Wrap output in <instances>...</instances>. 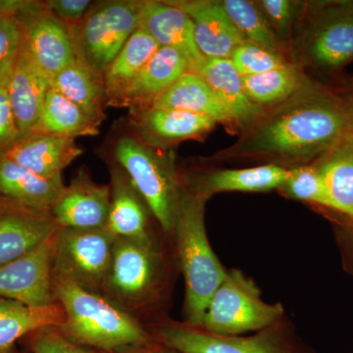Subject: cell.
<instances>
[{
    "label": "cell",
    "instance_id": "ab89813d",
    "mask_svg": "<svg viewBox=\"0 0 353 353\" xmlns=\"http://www.w3.org/2000/svg\"><path fill=\"white\" fill-rule=\"evenodd\" d=\"M341 94L347 101L348 114H350V128L353 130V81L347 83V87L341 90Z\"/></svg>",
    "mask_w": 353,
    "mask_h": 353
},
{
    "label": "cell",
    "instance_id": "6da1fadb",
    "mask_svg": "<svg viewBox=\"0 0 353 353\" xmlns=\"http://www.w3.org/2000/svg\"><path fill=\"white\" fill-rule=\"evenodd\" d=\"M350 129L347 104L341 90L312 82L290 101L269 108L219 157L312 163Z\"/></svg>",
    "mask_w": 353,
    "mask_h": 353
},
{
    "label": "cell",
    "instance_id": "d4e9b609",
    "mask_svg": "<svg viewBox=\"0 0 353 353\" xmlns=\"http://www.w3.org/2000/svg\"><path fill=\"white\" fill-rule=\"evenodd\" d=\"M159 48L145 30L134 32L104 72L106 106L119 108L128 88Z\"/></svg>",
    "mask_w": 353,
    "mask_h": 353
},
{
    "label": "cell",
    "instance_id": "2e32d148",
    "mask_svg": "<svg viewBox=\"0 0 353 353\" xmlns=\"http://www.w3.org/2000/svg\"><path fill=\"white\" fill-rule=\"evenodd\" d=\"M139 28L150 34L159 46L182 53L194 73L206 60L197 48L192 21L172 1L143 0Z\"/></svg>",
    "mask_w": 353,
    "mask_h": 353
},
{
    "label": "cell",
    "instance_id": "60d3db41",
    "mask_svg": "<svg viewBox=\"0 0 353 353\" xmlns=\"http://www.w3.org/2000/svg\"><path fill=\"white\" fill-rule=\"evenodd\" d=\"M173 350H171V348L166 347V350L165 348H160V347H152V348H145V350H138V352H134V353H174Z\"/></svg>",
    "mask_w": 353,
    "mask_h": 353
},
{
    "label": "cell",
    "instance_id": "83f0119b",
    "mask_svg": "<svg viewBox=\"0 0 353 353\" xmlns=\"http://www.w3.org/2000/svg\"><path fill=\"white\" fill-rule=\"evenodd\" d=\"M65 314L59 303L36 307L0 297V353H6L26 334L63 325Z\"/></svg>",
    "mask_w": 353,
    "mask_h": 353
},
{
    "label": "cell",
    "instance_id": "30bf717a",
    "mask_svg": "<svg viewBox=\"0 0 353 353\" xmlns=\"http://www.w3.org/2000/svg\"><path fill=\"white\" fill-rule=\"evenodd\" d=\"M157 339L178 353H309L277 324L252 336H222L185 324L160 327Z\"/></svg>",
    "mask_w": 353,
    "mask_h": 353
},
{
    "label": "cell",
    "instance_id": "603a6c76",
    "mask_svg": "<svg viewBox=\"0 0 353 353\" xmlns=\"http://www.w3.org/2000/svg\"><path fill=\"white\" fill-rule=\"evenodd\" d=\"M50 88V79L21 50L7 85L20 138L31 132L39 122Z\"/></svg>",
    "mask_w": 353,
    "mask_h": 353
},
{
    "label": "cell",
    "instance_id": "9c48e42d",
    "mask_svg": "<svg viewBox=\"0 0 353 353\" xmlns=\"http://www.w3.org/2000/svg\"><path fill=\"white\" fill-rule=\"evenodd\" d=\"M11 7L21 31V50L52 80L77 59L70 27L58 20L46 1L19 0Z\"/></svg>",
    "mask_w": 353,
    "mask_h": 353
},
{
    "label": "cell",
    "instance_id": "52a82bcc",
    "mask_svg": "<svg viewBox=\"0 0 353 353\" xmlns=\"http://www.w3.org/2000/svg\"><path fill=\"white\" fill-rule=\"evenodd\" d=\"M282 304L264 303L254 282L239 270L227 272L209 301L199 329L222 336L260 332L277 324Z\"/></svg>",
    "mask_w": 353,
    "mask_h": 353
},
{
    "label": "cell",
    "instance_id": "f35d334b",
    "mask_svg": "<svg viewBox=\"0 0 353 353\" xmlns=\"http://www.w3.org/2000/svg\"><path fill=\"white\" fill-rule=\"evenodd\" d=\"M94 2L92 0H48L46 3L58 20L71 27L83 19Z\"/></svg>",
    "mask_w": 353,
    "mask_h": 353
},
{
    "label": "cell",
    "instance_id": "5b68a950",
    "mask_svg": "<svg viewBox=\"0 0 353 353\" xmlns=\"http://www.w3.org/2000/svg\"><path fill=\"white\" fill-rule=\"evenodd\" d=\"M143 0L94 1L82 20L70 27L76 57L103 75L139 28Z\"/></svg>",
    "mask_w": 353,
    "mask_h": 353
},
{
    "label": "cell",
    "instance_id": "8d00e7d4",
    "mask_svg": "<svg viewBox=\"0 0 353 353\" xmlns=\"http://www.w3.org/2000/svg\"><path fill=\"white\" fill-rule=\"evenodd\" d=\"M31 348L34 353H92L69 340L57 328L36 332V336L31 341Z\"/></svg>",
    "mask_w": 353,
    "mask_h": 353
},
{
    "label": "cell",
    "instance_id": "b9f144b4",
    "mask_svg": "<svg viewBox=\"0 0 353 353\" xmlns=\"http://www.w3.org/2000/svg\"><path fill=\"white\" fill-rule=\"evenodd\" d=\"M352 243H353V227H352Z\"/></svg>",
    "mask_w": 353,
    "mask_h": 353
},
{
    "label": "cell",
    "instance_id": "7c38bea8",
    "mask_svg": "<svg viewBox=\"0 0 353 353\" xmlns=\"http://www.w3.org/2000/svg\"><path fill=\"white\" fill-rule=\"evenodd\" d=\"M158 272L159 255L153 239H117L105 288L122 301L139 303L152 294Z\"/></svg>",
    "mask_w": 353,
    "mask_h": 353
},
{
    "label": "cell",
    "instance_id": "d6986e66",
    "mask_svg": "<svg viewBox=\"0 0 353 353\" xmlns=\"http://www.w3.org/2000/svg\"><path fill=\"white\" fill-rule=\"evenodd\" d=\"M4 154L28 170L46 179L62 172L83 154L76 139L31 131L21 137Z\"/></svg>",
    "mask_w": 353,
    "mask_h": 353
},
{
    "label": "cell",
    "instance_id": "1f68e13d",
    "mask_svg": "<svg viewBox=\"0 0 353 353\" xmlns=\"http://www.w3.org/2000/svg\"><path fill=\"white\" fill-rule=\"evenodd\" d=\"M221 6L246 41L278 52H285V43L272 29L256 1L224 0Z\"/></svg>",
    "mask_w": 353,
    "mask_h": 353
},
{
    "label": "cell",
    "instance_id": "7a4b0ae2",
    "mask_svg": "<svg viewBox=\"0 0 353 353\" xmlns=\"http://www.w3.org/2000/svg\"><path fill=\"white\" fill-rule=\"evenodd\" d=\"M53 285L65 314L63 325L58 330L69 340L105 352L150 345V336L139 323L97 292L54 273Z\"/></svg>",
    "mask_w": 353,
    "mask_h": 353
},
{
    "label": "cell",
    "instance_id": "8fae6325",
    "mask_svg": "<svg viewBox=\"0 0 353 353\" xmlns=\"http://www.w3.org/2000/svg\"><path fill=\"white\" fill-rule=\"evenodd\" d=\"M54 234L36 250L0 266V297L36 307L58 303L53 285Z\"/></svg>",
    "mask_w": 353,
    "mask_h": 353
},
{
    "label": "cell",
    "instance_id": "277c9868",
    "mask_svg": "<svg viewBox=\"0 0 353 353\" xmlns=\"http://www.w3.org/2000/svg\"><path fill=\"white\" fill-rule=\"evenodd\" d=\"M111 154L131 179L163 231L174 234L185 188L172 152L145 145L127 131L114 139Z\"/></svg>",
    "mask_w": 353,
    "mask_h": 353
},
{
    "label": "cell",
    "instance_id": "4fadbf2b",
    "mask_svg": "<svg viewBox=\"0 0 353 353\" xmlns=\"http://www.w3.org/2000/svg\"><path fill=\"white\" fill-rule=\"evenodd\" d=\"M216 124L215 121L199 114L152 106L132 109L128 115L130 132L145 145L161 150L201 138Z\"/></svg>",
    "mask_w": 353,
    "mask_h": 353
},
{
    "label": "cell",
    "instance_id": "d590c367",
    "mask_svg": "<svg viewBox=\"0 0 353 353\" xmlns=\"http://www.w3.org/2000/svg\"><path fill=\"white\" fill-rule=\"evenodd\" d=\"M256 2L278 38L284 43L289 41L299 12L303 11L299 7H303V4L290 0H260Z\"/></svg>",
    "mask_w": 353,
    "mask_h": 353
},
{
    "label": "cell",
    "instance_id": "5bb4252c",
    "mask_svg": "<svg viewBox=\"0 0 353 353\" xmlns=\"http://www.w3.org/2000/svg\"><path fill=\"white\" fill-rule=\"evenodd\" d=\"M59 228L50 210L0 196V266L36 250Z\"/></svg>",
    "mask_w": 353,
    "mask_h": 353
},
{
    "label": "cell",
    "instance_id": "836d02e7",
    "mask_svg": "<svg viewBox=\"0 0 353 353\" xmlns=\"http://www.w3.org/2000/svg\"><path fill=\"white\" fill-rule=\"evenodd\" d=\"M21 51L19 23L11 1H0V87L8 85Z\"/></svg>",
    "mask_w": 353,
    "mask_h": 353
},
{
    "label": "cell",
    "instance_id": "9a60e30c",
    "mask_svg": "<svg viewBox=\"0 0 353 353\" xmlns=\"http://www.w3.org/2000/svg\"><path fill=\"white\" fill-rule=\"evenodd\" d=\"M110 185L95 183L83 167L65 185L50 208L60 228L99 229L108 224Z\"/></svg>",
    "mask_w": 353,
    "mask_h": 353
},
{
    "label": "cell",
    "instance_id": "e575fe53",
    "mask_svg": "<svg viewBox=\"0 0 353 353\" xmlns=\"http://www.w3.org/2000/svg\"><path fill=\"white\" fill-rule=\"evenodd\" d=\"M230 60L241 77L259 75L292 62L284 53L246 41L236 48Z\"/></svg>",
    "mask_w": 353,
    "mask_h": 353
},
{
    "label": "cell",
    "instance_id": "8992f818",
    "mask_svg": "<svg viewBox=\"0 0 353 353\" xmlns=\"http://www.w3.org/2000/svg\"><path fill=\"white\" fill-rule=\"evenodd\" d=\"M304 11L296 43L301 64L333 73L353 62V1H322Z\"/></svg>",
    "mask_w": 353,
    "mask_h": 353
},
{
    "label": "cell",
    "instance_id": "f1b7e54d",
    "mask_svg": "<svg viewBox=\"0 0 353 353\" xmlns=\"http://www.w3.org/2000/svg\"><path fill=\"white\" fill-rule=\"evenodd\" d=\"M50 87L73 101L102 124L105 119L106 94L103 75L76 59L50 81Z\"/></svg>",
    "mask_w": 353,
    "mask_h": 353
},
{
    "label": "cell",
    "instance_id": "44dd1931",
    "mask_svg": "<svg viewBox=\"0 0 353 353\" xmlns=\"http://www.w3.org/2000/svg\"><path fill=\"white\" fill-rule=\"evenodd\" d=\"M190 71L189 61L182 53L160 46L128 88L119 108H150L157 97Z\"/></svg>",
    "mask_w": 353,
    "mask_h": 353
},
{
    "label": "cell",
    "instance_id": "f546056e",
    "mask_svg": "<svg viewBox=\"0 0 353 353\" xmlns=\"http://www.w3.org/2000/svg\"><path fill=\"white\" fill-rule=\"evenodd\" d=\"M101 126L82 108L50 87L41 117L32 131L76 139L97 136Z\"/></svg>",
    "mask_w": 353,
    "mask_h": 353
},
{
    "label": "cell",
    "instance_id": "74e56055",
    "mask_svg": "<svg viewBox=\"0 0 353 353\" xmlns=\"http://www.w3.org/2000/svg\"><path fill=\"white\" fill-rule=\"evenodd\" d=\"M20 139L7 88L0 87V154H4Z\"/></svg>",
    "mask_w": 353,
    "mask_h": 353
},
{
    "label": "cell",
    "instance_id": "ffe728a7",
    "mask_svg": "<svg viewBox=\"0 0 353 353\" xmlns=\"http://www.w3.org/2000/svg\"><path fill=\"white\" fill-rule=\"evenodd\" d=\"M111 199L106 228L117 239L152 240L150 230V208L115 162L110 163Z\"/></svg>",
    "mask_w": 353,
    "mask_h": 353
},
{
    "label": "cell",
    "instance_id": "ac0fdd59",
    "mask_svg": "<svg viewBox=\"0 0 353 353\" xmlns=\"http://www.w3.org/2000/svg\"><path fill=\"white\" fill-rule=\"evenodd\" d=\"M172 2L192 21L197 48L206 59H230L236 48L245 41L220 1L174 0Z\"/></svg>",
    "mask_w": 353,
    "mask_h": 353
},
{
    "label": "cell",
    "instance_id": "ba28073f",
    "mask_svg": "<svg viewBox=\"0 0 353 353\" xmlns=\"http://www.w3.org/2000/svg\"><path fill=\"white\" fill-rule=\"evenodd\" d=\"M116 238L108 228H59L54 234L53 273L83 289L97 292L105 287Z\"/></svg>",
    "mask_w": 353,
    "mask_h": 353
},
{
    "label": "cell",
    "instance_id": "3957f363",
    "mask_svg": "<svg viewBox=\"0 0 353 353\" xmlns=\"http://www.w3.org/2000/svg\"><path fill=\"white\" fill-rule=\"evenodd\" d=\"M208 199L183 190L174 234L185 283V315L199 328L211 297L227 272L209 243L204 213Z\"/></svg>",
    "mask_w": 353,
    "mask_h": 353
},
{
    "label": "cell",
    "instance_id": "7402d4cb",
    "mask_svg": "<svg viewBox=\"0 0 353 353\" xmlns=\"http://www.w3.org/2000/svg\"><path fill=\"white\" fill-rule=\"evenodd\" d=\"M196 74L212 88L231 116L234 124L243 131L259 122L268 109L250 101L243 88V78L230 59H206Z\"/></svg>",
    "mask_w": 353,
    "mask_h": 353
},
{
    "label": "cell",
    "instance_id": "4316f807",
    "mask_svg": "<svg viewBox=\"0 0 353 353\" xmlns=\"http://www.w3.org/2000/svg\"><path fill=\"white\" fill-rule=\"evenodd\" d=\"M152 108L178 109L210 118L216 123L234 124L217 95L201 76L188 72L163 92Z\"/></svg>",
    "mask_w": 353,
    "mask_h": 353
},
{
    "label": "cell",
    "instance_id": "cb8c5ba5",
    "mask_svg": "<svg viewBox=\"0 0 353 353\" xmlns=\"http://www.w3.org/2000/svg\"><path fill=\"white\" fill-rule=\"evenodd\" d=\"M64 187L62 176L43 178L0 154V196L29 208L50 210Z\"/></svg>",
    "mask_w": 353,
    "mask_h": 353
},
{
    "label": "cell",
    "instance_id": "d6a6232c",
    "mask_svg": "<svg viewBox=\"0 0 353 353\" xmlns=\"http://www.w3.org/2000/svg\"><path fill=\"white\" fill-rule=\"evenodd\" d=\"M278 190L289 199L336 211L326 183L313 163L289 168L287 178Z\"/></svg>",
    "mask_w": 353,
    "mask_h": 353
},
{
    "label": "cell",
    "instance_id": "e0dca14e",
    "mask_svg": "<svg viewBox=\"0 0 353 353\" xmlns=\"http://www.w3.org/2000/svg\"><path fill=\"white\" fill-rule=\"evenodd\" d=\"M289 168L276 163L243 169L194 171L183 176V188L196 196L210 199L220 192H263L278 190Z\"/></svg>",
    "mask_w": 353,
    "mask_h": 353
},
{
    "label": "cell",
    "instance_id": "4dcf8cb0",
    "mask_svg": "<svg viewBox=\"0 0 353 353\" xmlns=\"http://www.w3.org/2000/svg\"><path fill=\"white\" fill-rule=\"evenodd\" d=\"M250 101L269 109L280 105L308 87L312 81L296 62L259 75L241 77Z\"/></svg>",
    "mask_w": 353,
    "mask_h": 353
},
{
    "label": "cell",
    "instance_id": "484cf974",
    "mask_svg": "<svg viewBox=\"0 0 353 353\" xmlns=\"http://www.w3.org/2000/svg\"><path fill=\"white\" fill-rule=\"evenodd\" d=\"M321 174L336 211L353 220V130L312 162Z\"/></svg>",
    "mask_w": 353,
    "mask_h": 353
}]
</instances>
